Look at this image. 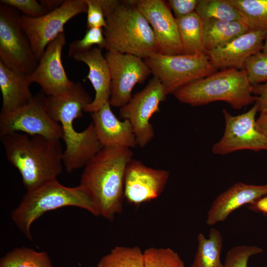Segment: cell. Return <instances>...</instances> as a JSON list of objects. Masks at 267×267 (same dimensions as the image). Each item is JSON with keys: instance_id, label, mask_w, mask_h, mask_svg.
<instances>
[{"instance_id": "ab89813d", "label": "cell", "mask_w": 267, "mask_h": 267, "mask_svg": "<svg viewBox=\"0 0 267 267\" xmlns=\"http://www.w3.org/2000/svg\"><path fill=\"white\" fill-rule=\"evenodd\" d=\"M262 52L267 54V32L264 41Z\"/></svg>"}, {"instance_id": "60d3db41", "label": "cell", "mask_w": 267, "mask_h": 267, "mask_svg": "<svg viewBox=\"0 0 267 267\" xmlns=\"http://www.w3.org/2000/svg\"><path fill=\"white\" fill-rule=\"evenodd\" d=\"M190 267H198L193 262Z\"/></svg>"}, {"instance_id": "e575fe53", "label": "cell", "mask_w": 267, "mask_h": 267, "mask_svg": "<svg viewBox=\"0 0 267 267\" xmlns=\"http://www.w3.org/2000/svg\"><path fill=\"white\" fill-rule=\"evenodd\" d=\"M198 0H168L175 18H180L195 11Z\"/></svg>"}, {"instance_id": "9c48e42d", "label": "cell", "mask_w": 267, "mask_h": 267, "mask_svg": "<svg viewBox=\"0 0 267 267\" xmlns=\"http://www.w3.org/2000/svg\"><path fill=\"white\" fill-rule=\"evenodd\" d=\"M46 97L42 91L25 106L11 112H0V136L18 132L50 139L62 138L61 125L51 117L46 110Z\"/></svg>"}, {"instance_id": "836d02e7", "label": "cell", "mask_w": 267, "mask_h": 267, "mask_svg": "<svg viewBox=\"0 0 267 267\" xmlns=\"http://www.w3.org/2000/svg\"><path fill=\"white\" fill-rule=\"evenodd\" d=\"M87 5V29L102 28L106 26L103 10L97 0H85Z\"/></svg>"}, {"instance_id": "484cf974", "label": "cell", "mask_w": 267, "mask_h": 267, "mask_svg": "<svg viewBox=\"0 0 267 267\" xmlns=\"http://www.w3.org/2000/svg\"><path fill=\"white\" fill-rule=\"evenodd\" d=\"M0 267H54L45 252H38L32 248H14L0 260Z\"/></svg>"}, {"instance_id": "8d00e7d4", "label": "cell", "mask_w": 267, "mask_h": 267, "mask_svg": "<svg viewBox=\"0 0 267 267\" xmlns=\"http://www.w3.org/2000/svg\"><path fill=\"white\" fill-rule=\"evenodd\" d=\"M250 209L267 214V195L250 204Z\"/></svg>"}, {"instance_id": "ba28073f", "label": "cell", "mask_w": 267, "mask_h": 267, "mask_svg": "<svg viewBox=\"0 0 267 267\" xmlns=\"http://www.w3.org/2000/svg\"><path fill=\"white\" fill-rule=\"evenodd\" d=\"M21 15L17 9L0 3V61L29 75L39 61L21 25Z\"/></svg>"}, {"instance_id": "4dcf8cb0", "label": "cell", "mask_w": 267, "mask_h": 267, "mask_svg": "<svg viewBox=\"0 0 267 267\" xmlns=\"http://www.w3.org/2000/svg\"><path fill=\"white\" fill-rule=\"evenodd\" d=\"M244 69L252 86L267 82V54L261 51L250 56Z\"/></svg>"}, {"instance_id": "d6986e66", "label": "cell", "mask_w": 267, "mask_h": 267, "mask_svg": "<svg viewBox=\"0 0 267 267\" xmlns=\"http://www.w3.org/2000/svg\"><path fill=\"white\" fill-rule=\"evenodd\" d=\"M267 195V183H234L220 193L213 201L207 212L206 223L214 225L224 221L233 211L245 204H250Z\"/></svg>"}, {"instance_id": "7402d4cb", "label": "cell", "mask_w": 267, "mask_h": 267, "mask_svg": "<svg viewBox=\"0 0 267 267\" xmlns=\"http://www.w3.org/2000/svg\"><path fill=\"white\" fill-rule=\"evenodd\" d=\"M203 21V40L206 52L222 47L250 31L242 21L214 19Z\"/></svg>"}, {"instance_id": "52a82bcc", "label": "cell", "mask_w": 267, "mask_h": 267, "mask_svg": "<svg viewBox=\"0 0 267 267\" xmlns=\"http://www.w3.org/2000/svg\"><path fill=\"white\" fill-rule=\"evenodd\" d=\"M153 77L162 85L167 95L185 85L217 71L206 54L165 55L154 53L144 59Z\"/></svg>"}, {"instance_id": "7c38bea8", "label": "cell", "mask_w": 267, "mask_h": 267, "mask_svg": "<svg viewBox=\"0 0 267 267\" xmlns=\"http://www.w3.org/2000/svg\"><path fill=\"white\" fill-rule=\"evenodd\" d=\"M258 112L256 103L249 110L237 116L223 109L224 131L221 139L213 145L212 152L223 155L240 150L267 151V137L256 126Z\"/></svg>"}, {"instance_id": "603a6c76", "label": "cell", "mask_w": 267, "mask_h": 267, "mask_svg": "<svg viewBox=\"0 0 267 267\" xmlns=\"http://www.w3.org/2000/svg\"><path fill=\"white\" fill-rule=\"evenodd\" d=\"M183 54H206L203 40V21L196 11L175 18Z\"/></svg>"}, {"instance_id": "5bb4252c", "label": "cell", "mask_w": 267, "mask_h": 267, "mask_svg": "<svg viewBox=\"0 0 267 267\" xmlns=\"http://www.w3.org/2000/svg\"><path fill=\"white\" fill-rule=\"evenodd\" d=\"M169 175L168 171L147 167L132 158L125 171V198L134 205L156 199L165 189Z\"/></svg>"}, {"instance_id": "30bf717a", "label": "cell", "mask_w": 267, "mask_h": 267, "mask_svg": "<svg viewBox=\"0 0 267 267\" xmlns=\"http://www.w3.org/2000/svg\"><path fill=\"white\" fill-rule=\"evenodd\" d=\"M85 0H65L58 8L37 18L21 15V23L36 57L40 60L52 40L64 32L65 24L74 17L87 13Z\"/></svg>"}, {"instance_id": "7a4b0ae2", "label": "cell", "mask_w": 267, "mask_h": 267, "mask_svg": "<svg viewBox=\"0 0 267 267\" xmlns=\"http://www.w3.org/2000/svg\"><path fill=\"white\" fill-rule=\"evenodd\" d=\"M131 148L102 147L84 167L80 185L89 195L99 214L110 221L122 213L127 165Z\"/></svg>"}, {"instance_id": "ac0fdd59", "label": "cell", "mask_w": 267, "mask_h": 267, "mask_svg": "<svg viewBox=\"0 0 267 267\" xmlns=\"http://www.w3.org/2000/svg\"><path fill=\"white\" fill-rule=\"evenodd\" d=\"M109 101L90 113L97 139L102 147H126L137 145L133 128L129 120H120L112 112Z\"/></svg>"}, {"instance_id": "277c9868", "label": "cell", "mask_w": 267, "mask_h": 267, "mask_svg": "<svg viewBox=\"0 0 267 267\" xmlns=\"http://www.w3.org/2000/svg\"><path fill=\"white\" fill-rule=\"evenodd\" d=\"M106 22L104 35L107 51L129 54L145 59L158 53L153 31L136 5L135 0H97Z\"/></svg>"}, {"instance_id": "9a60e30c", "label": "cell", "mask_w": 267, "mask_h": 267, "mask_svg": "<svg viewBox=\"0 0 267 267\" xmlns=\"http://www.w3.org/2000/svg\"><path fill=\"white\" fill-rule=\"evenodd\" d=\"M135 3L153 31L158 53L165 55L183 54L176 19L167 1L135 0Z\"/></svg>"}, {"instance_id": "ffe728a7", "label": "cell", "mask_w": 267, "mask_h": 267, "mask_svg": "<svg viewBox=\"0 0 267 267\" xmlns=\"http://www.w3.org/2000/svg\"><path fill=\"white\" fill-rule=\"evenodd\" d=\"M74 59L85 63L89 71L86 77L90 82L95 92L92 101L84 111L93 113L99 110L109 101L111 94V78L109 67L102 49L93 47L87 51L74 55Z\"/></svg>"}, {"instance_id": "e0dca14e", "label": "cell", "mask_w": 267, "mask_h": 267, "mask_svg": "<svg viewBox=\"0 0 267 267\" xmlns=\"http://www.w3.org/2000/svg\"><path fill=\"white\" fill-rule=\"evenodd\" d=\"M267 30L250 31L226 45L206 52L211 63L218 69H244L247 59L262 51Z\"/></svg>"}, {"instance_id": "4316f807", "label": "cell", "mask_w": 267, "mask_h": 267, "mask_svg": "<svg viewBox=\"0 0 267 267\" xmlns=\"http://www.w3.org/2000/svg\"><path fill=\"white\" fill-rule=\"evenodd\" d=\"M97 267H144L143 252L137 246H116L100 259Z\"/></svg>"}, {"instance_id": "2e32d148", "label": "cell", "mask_w": 267, "mask_h": 267, "mask_svg": "<svg viewBox=\"0 0 267 267\" xmlns=\"http://www.w3.org/2000/svg\"><path fill=\"white\" fill-rule=\"evenodd\" d=\"M65 44L63 32L49 43L36 69L29 75L31 83L39 84L47 96L60 94L74 83L68 78L62 62V51Z\"/></svg>"}, {"instance_id": "4fadbf2b", "label": "cell", "mask_w": 267, "mask_h": 267, "mask_svg": "<svg viewBox=\"0 0 267 267\" xmlns=\"http://www.w3.org/2000/svg\"><path fill=\"white\" fill-rule=\"evenodd\" d=\"M111 74V106L122 107L131 99L132 90L151 74L144 59L135 55L108 51L104 55Z\"/></svg>"}, {"instance_id": "f35d334b", "label": "cell", "mask_w": 267, "mask_h": 267, "mask_svg": "<svg viewBox=\"0 0 267 267\" xmlns=\"http://www.w3.org/2000/svg\"><path fill=\"white\" fill-rule=\"evenodd\" d=\"M48 9L49 12L59 7L64 2L62 0H41L39 1Z\"/></svg>"}, {"instance_id": "1f68e13d", "label": "cell", "mask_w": 267, "mask_h": 267, "mask_svg": "<svg viewBox=\"0 0 267 267\" xmlns=\"http://www.w3.org/2000/svg\"><path fill=\"white\" fill-rule=\"evenodd\" d=\"M263 251L262 248L255 245L235 246L227 251L223 267H247L250 257Z\"/></svg>"}, {"instance_id": "d590c367", "label": "cell", "mask_w": 267, "mask_h": 267, "mask_svg": "<svg viewBox=\"0 0 267 267\" xmlns=\"http://www.w3.org/2000/svg\"><path fill=\"white\" fill-rule=\"evenodd\" d=\"M251 91L257 95L255 103L258 106V112L267 113V82L252 86Z\"/></svg>"}, {"instance_id": "3957f363", "label": "cell", "mask_w": 267, "mask_h": 267, "mask_svg": "<svg viewBox=\"0 0 267 267\" xmlns=\"http://www.w3.org/2000/svg\"><path fill=\"white\" fill-rule=\"evenodd\" d=\"M0 138L6 157L19 171L27 191L62 173L64 151L59 140L18 132Z\"/></svg>"}, {"instance_id": "8992f818", "label": "cell", "mask_w": 267, "mask_h": 267, "mask_svg": "<svg viewBox=\"0 0 267 267\" xmlns=\"http://www.w3.org/2000/svg\"><path fill=\"white\" fill-rule=\"evenodd\" d=\"M251 89L245 69L227 68L192 82L173 94L180 102L192 106L223 101L240 109L256 101Z\"/></svg>"}, {"instance_id": "f1b7e54d", "label": "cell", "mask_w": 267, "mask_h": 267, "mask_svg": "<svg viewBox=\"0 0 267 267\" xmlns=\"http://www.w3.org/2000/svg\"><path fill=\"white\" fill-rule=\"evenodd\" d=\"M143 254L144 267H185L178 254L170 248H149Z\"/></svg>"}, {"instance_id": "f546056e", "label": "cell", "mask_w": 267, "mask_h": 267, "mask_svg": "<svg viewBox=\"0 0 267 267\" xmlns=\"http://www.w3.org/2000/svg\"><path fill=\"white\" fill-rule=\"evenodd\" d=\"M98 45L100 48H105L106 42L102 28L87 29L82 39L72 42L69 46L68 57L91 49L93 46Z\"/></svg>"}, {"instance_id": "44dd1931", "label": "cell", "mask_w": 267, "mask_h": 267, "mask_svg": "<svg viewBox=\"0 0 267 267\" xmlns=\"http://www.w3.org/2000/svg\"><path fill=\"white\" fill-rule=\"evenodd\" d=\"M29 75L12 69L0 61V89L2 95L1 113L18 109L33 97L30 89Z\"/></svg>"}, {"instance_id": "cb8c5ba5", "label": "cell", "mask_w": 267, "mask_h": 267, "mask_svg": "<svg viewBox=\"0 0 267 267\" xmlns=\"http://www.w3.org/2000/svg\"><path fill=\"white\" fill-rule=\"evenodd\" d=\"M197 239V249L193 263L198 267H223L221 261L223 241L221 232L212 228L208 238L199 233Z\"/></svg>"}, {"instance_id": "74e56055", "label": "cell", "mask_w": 267, "mask_h": 267, "mask_svg": "<svg viewBox=\"0 0 267 267\" xmlns=\"http://www.w3.org/2000/svg\"><path fill=\"white\" fill-rule=\"evenodd\" d=\"M257 128L267 137V113H260L256 120Z\"/></svg>"}, {"instance_id": "83f0119b", "label": "cell", "mask_w": 267, "mask_h": 267, "mask_svg": "<svg viewBox=\"0 0 267 267\" xmlns=\"http://www.w3.org/2000/svg\"><path fill=\"white\" fill-rule=\"evenodd\" d=\"M195 11L203 20L242 22L238 11L227 0H198Z\"/></svg>"}, {"instance_id": "8fae6325", "label": "cell", "mask_w": 267, "mask_h": 267, "mask_svg": "<svg viewBox=\"0 0 267 267\" xmlns=\"http://www.w3.org/2000/svg\"><path fill=\"white\" fill-rule=\"evenodd\" d=\"M167 95L160 82L153 77L127 104L120 108V117L129 121L140 147H144L153 138L155 132L150 119L160 111L159 105Z\"/></svg>"}, {"instance_id": "6da1fadb", "label": "cell", "mask_w": 267, "mask_h": 267, "mask_svg": "<svg viewBox=\"0 0 267 267\" xmlns=\"http://www.w3.org/2000/svg\"><path fill=\"white\" fill-rule=\"evenodd\" d=\"M92 100L80 82L73 83L66 91L46 96L45 106L51 117L62 128L65 144L63 163L68 173L84 167L102 148L92 123L81 132L74 127L75 119L83 116L85 108Z\"/></svg>"}, {"instance_id": "d4e9b609", "label": "cell", "mask_w": 267, "mask_h": 267, "mask_svg": "<svg viewBox=\"0 0 267 267\" xmlns=\"http://www.w3.org/2000/svg\"><path fill=\"white\" fill-rule=\"evenodd\" d=\"M250 31L267 30V0H227Z\"/></svg>"}, {"instance_id": "d6a6232c", "label": "cell", "mask_w": 267, "mask_h": 267, "mask_svg": "<svg viewBox=\"0 0 267 267\" xmlns=\"http://www.w3.org/2000/svg\"><path fill=\"white\" fill-rule=\"evenodd\" d=\"M0 3L21 11L23 14L33 18L39 17L49 12L45 6L36 0H0Z\"/></svg>"}, {"instance_id": "5b68a950", "label": "cell", "mask_w": 267, "mask_h": 267, "mask_svg": "<svg viewBox=\"0 0 267 267\" xmlns=\"http://www.w3.org/2000/svg\"><path fill=\"white\" fill-rule=\"evenodd\" d=\"M66 206L79 207L99 216L98 211L85 189L79 184L68 187L56 179L27 191L11 214L12 220L26 238L32 240V223L47 212Z\"/></svg>"}]
</instances>
